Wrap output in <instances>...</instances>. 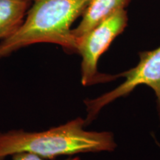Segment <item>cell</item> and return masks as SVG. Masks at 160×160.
<instances>
[{
    "mask_svg": "<svg viewBox=\"0 0 160 160\" xmlns=\"http://www.w3.org/2000/svg\"><path fill=\"white\" fill-rule=\"evenodd\" d=\"M128 24L125 9L120 10L77 39V53L82 57L81 82L84 86L113 81L118 75L101 73L97 70L99 58L124 31Z\"/></svg>",
    "mask_w": 160,
    "mask_h": 160,
    "instance_id": "cell-3",
    "label": "cell"
},
{
    "mask_svg": "<svg viewBox=\"0 0 160 160\" xmlns=\"http://www.w3.org/2000/svg\"><path fill=\"white\" fill-rule=\"evenodd\" d=\"M85 125V119L78 117L47 131L0 133V157L28 152L53 159L58 156L114 151L117 145L113 133L86 131Z\"/></svg>",
    "mask_w": 160,
    "mask_h": 160,
    "instance_id": "cell-1",
    "label": "cell"
},
{
    "mask_svg": "<svg viewBox=\"0 0 160 160\" xmlns=\"http://www.w3.org/2000/svg\"><path fill=\"white\" fill-rule=\"evenodd\" d=\"M13 160H43L41 157L34 153H28V152H22L18 153L13 155ZM65 160H81L79 157L68 158Z\"/></svg>",
    "mask_w": 160,
    "mask_h": 160,
    "instance_id": "cell-7",
    "label": "cell"
},
{
    "mask_svg": "<svg viewBox=\"0 0 160 160\" xmlns=\"http://www.w3.org/2000/svg\"><path fill=\"white\" fill-rule=\"evenodd\" d=\"M0 160H4V158H1V157H0Z\"/></svg>",
    "mask_w": 160,
    "mask_h": 160,
    "instance_id": "cell-8",
    "label": "cell"
},
{
    "mask_svg": "<svg viewBox=\"0 0 160 160\" xmlns=\"http://www.w3.org/2000/svg\"><path fill=\"white\" fill-rule=\"evenodd\" d=\"M131 0H91L79 25L72 29L76 40L120 10L125 9Z\"/></svg>",
    "mask_w": 160,
    "mask_h": 160,
    "instance_id": "cell-5",
    "label": "cell"
},
{
    "mask_svg": "<svg viewBox=\"0 0 160 160\" xmlns=\"http://www.w3.org/2000/svg\"><path fill=\"white\" fill-rule=\"evenodd\" d=\"M117 75L118 77L125 78V82L96 99L85 101L88 112L85 119L87 125L95 119L105 106L119 98L129 95L139 85L148 86L154 92L160 116V47L153 51L139 53L137 65Z\"/></svg>",
    "mask_w": 160,
    "mask_h": 160,
    "instance_id": "cell-4",
    "label": "cell"
},
{
    "mask_svg": "<svg viewBox=\"0 0 160 160\" xmlns=\"http://www.w3.org/2000/svg\"><path fill=\"white\" fill-rule=\"evenodd\" d=\"M33 2L21 28L0 43V58L37 43H53L77 53L71 25L82 16L91 0H30Z\"/></svg>",
    "mask_w": 160,
    "mask_h": 160,
    "instance_id": "cell-2",
    "label": "cell"
},
{
    "mask_svg": "<svg viewBox=\"0 0 160 160\" xmlns=\"http://www.w3.org/2000/svg\"><path fill=\"white\" fill-rule=\"evenodd\" d=\"M30 0H0V39H6L22 25Z\"/></svg>",
    "mask_w": 160,
    "mask_h": 160,
    "instance_id": "cell-6",
    "label": "cell"
}]
</instances>
